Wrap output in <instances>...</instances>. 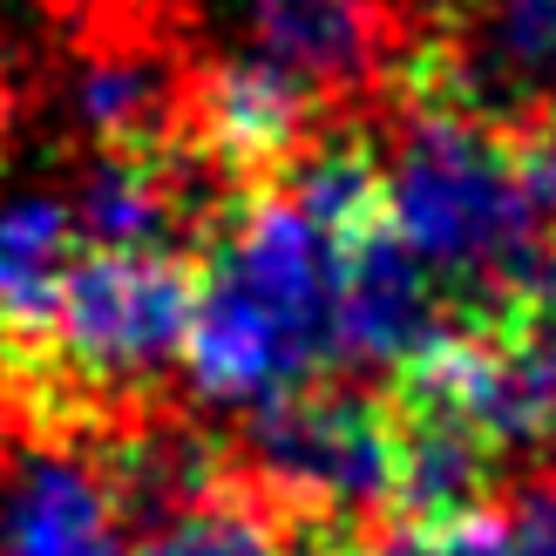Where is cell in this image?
I'll return each instance as SVG.
<instances>
[{
    "instance_id": "1",
    "label": "cell",
    "mask_w": 556,
    "mask_h": 556,
    "mask_svg": "<svg viewBox=\"0 0 556 556\" xmlns=\"http://www.w3.org/2000/svg\"><path fill=\"white\" fill-rule=\"evenodd\" d=\"M204 299L184 380L211 407H258L340 367L332 238L286 190H244L204 238Z\"/></svg>"
},
{
    "instance_id": "2",
    "label": "cell",
    "mask_w": 556,
    "mask_h": 556,
    "mask_svg": "<svg viewBox=\"0 0 556 556\" xmlns=\"http://www.w3.org/2000/svg\"><path fill=\"white\" fill-rule=\"evenodd\" d=\"M387 211L421 265L448 286L455 313L536 286L556 244L530 204L503 129L428 102H380Z\"/></svg>"
},
{
    "instance_id": "3",
    "label": "cell",
    "mask_w": 556,
    "mask_h": 556,
    "mask_svg": "<svg viewBox=\"0 0 556 556\" xmlns=\"http://www.w3.org/2000/svg\"><path fill=\"white\" fill-rule=\"evenodd\" d=\"M231 448L299 530L394 516V407L380 380H305L231 421Z\"/></svg>"
},
{
    "instance_id": "4",
    "label": "cell",
    "mask_w": 556,
    "mask_h": 556,
    "mask_svg": "<svg viewBox=\"0 0 556 556\" xmlns=\"http://www.w3.org/2000/svg\"><path fill=\"white\" fill-rule=\"evenodd\" d=\"M204 299L198 252H81L62 292L54 359L102 414L170 394Z\"/></svg>"
},
{
    "instance_id": "5",
    "label": "cell",
    "mask_w": 556,
    "mask_h": 556,
    "mask_svg": "<svg viewBox=\"0 0 556 556\" xmlns=\"http://www.w3.org/2000/svg\"><path fill=\"white\" fill-rule=\"evenodd\" d=\"M387 102L522 129L556 109V0H434Z\"/></svg>"
},
{
    "instance_id": "6",
    "label": "cell",
    "mask_w": 556,
    "mask_h": 556,
    "mask_svg": "<svg viewBox=\"0 0 556 556\" xmlns=\"http://www.w3.org/2000/svg\"><path fill=\"white\" fill-rule=\"evenodd\" d=\"M332 123L346 116L265 54H198L184 75L177 143L231 198H244V190H271Z\"/></svg>"
},
{
    "instance_id": "7",
    "label": "cell",
    "mask_w": 556,
    "mask_h": 556,
    "mask_svg": "<svg viewBox=\"0 0 556 556\" xmlns=\"http://www.w3.org/2000/svg\"><path fill=\"white\" fill-rule=\"evenodd\" d=\"M244 27H252V54L292 68L305 89L353 116L394 96L428 14L401 0H244Z\"/></svg>"
},
{
    "instance_id": "8",
    "label": "cell",
    "mask_w": 556,
    "mask_h": 556,
    "mask_svg": "<svg viewBox=\"0 0 556 556\" xmlns=\"http://www.w3.org/2000/svg\"><path fill=\"white\" fill-rule=\"evenodd\" d=\"M332 292H340V367L394 374L455 326L448 286L401 238L394 211H367L332 238Z\"/></svg>"
},
{
    "instance_id": "9",
    "label": "cell",
    "mask_w": 556,
    "mask_h": 556,
    "mask_svg": "<svg viewBox=\"0 0 556 556\" xmlns=\"http://www.w3.org/2000/svg\"><path fill=\"white\" fill-rule=\"evenodd\" d=\"M299 522L244 476L231 495L198 503L136 536V556H299Z\"/></svg>"
},
{
    "instance_id": "10",
    "label": "cell",
    "mask_w": 556,
    "mask_h": 556,
    "mask_svg": "<svg viewBox=\"0 0 556 556\" xmlns=\"http://www.w3.org/2000/svg\"><path fill=\"white\" fill-rule=\"evenodd\" d=\"M495 522H503L509 556H556V462L509 476L495 495Z\"/></svg>"
}]
</instances>
